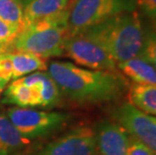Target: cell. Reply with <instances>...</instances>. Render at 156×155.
Returning <instances> with one entry per match:
<instances>
[{
	"instance_id": "4",
	"label": "cell",
	"mask_w": 156,
	"mask_h": 155,
	"mask_svg": "<svg viewBox=\"0 0 156 155\" xmlns=\"http://www.w3.org/2000/svg\"><path fill=\"white\" fill-rule=\"evenodd\" d=\"M136 8L137 0H71L68 5L69 35Z\"/></svg>"
},
{
	"instance_id": "2",
	"label": "cell",
	"mask_w": 156,
	"mask_h": 155,
	"mask_svg": "<svg viewBox=\"0 0 156 155\" xmlns=\"http://www.w3.org/2000/svg\"><path fill=\"white\" fill-rule=\"evenodd\" d=\"M81 32L101 44L117 64L138 57L143 47L144 26L137 10L116 15Z\"/></svg>"
},
{
	"instance_id": "8",
	"label": "cell",
	"mask_w": 156,
	"mask_h": 155,
	"mask_svg": "<svg viewBox=\"0 0 156 155\" xmlns=\"http://www.w3.org/2000/svg\"><path fill=\"white\" fill-rule=\"evenodd\" d=\"M96 131L89 126H79L48 143L34 155H96Z\"/></svg>"
},
{
	"instance_id": "22",
	"label": "cell",
	"mask_w": 156,
	"mask_h": 155,
	"mask_svg": "<svg viewBox=\"0 0 156 155\" xmlns=\"http://www.w3.org/2000/svg\"><path fill=\"white\" fill-rule=\"evenodd\" d=\"M137 8L147 16L149 20L156 19V0H137Z\"/></svg>"
},
{
	"instance_id": "19",
	"label": "cell",
	"mask_w": 156,
	"mask_h": 155,
	"mask_svg": "<svg viewBox=\"0 0 156 155\" xmlns=\"http://www.w3.org/2000/svg\"><path fill=\"white\" fill-rule=\"evenodd\" d=\"M20 29L0 19V54L5 52Z\"/></svg>"
},
{
	"instance_id": "3",
	"label": "cell",
	"mask_w": 156,
	"mask_h": 155,
	"mask_svg": "<svg viewBox=\"0 0 156 155\" xmlns=\"http://www.w3.org/2000/svg\"><path fill=\"white\" fill-rule=\"evenodd\" d=\"M68 36L67 7L55 17L22 27L5 52L25 51L44 58L61 57L64 55V45Z\"/></svg>"
},
{
	"instance_id": "14",
	"label": "cell",
	"mask_w": 156,
	"mask_h": 155,
	"mask_svg": "<svg viewBox=\"0 0 156 155\" xmlns=\"http://www.w3.org/2000/svg\"><path fill=\"white\" fill-rule=\"evenodd\" d=\"M8 54L12 64L13 81L36 72L48 70L46 58L25 51H12Z\"/></svg>"
},
{
	"instance_id": "16",
	"label": "cell",
	"mask_w": 156,
	"mask_h": 155,
	"mask_svg": "<svg viewBox=\"0 0 156 155\" xmlns=\"http://www.w3.org/2000/svg\"><path fill=\"white\" fill-rule=\"evenodd\" d=\"M2 103L21 108L39 107V97L34 88L26 87L13 81L7 89H5Z\"/></svg>"
},
{
	"instance_id": "6",
	"label": "cell",
	"mask_w": 156,
	"mask_h": 155,
	"mask_svg": "<svg viewBox=\"0 0 156 155\" xmlns=\"http://www.w3.org/2000/svg\"><path fill=\"white\" fill-rule=\"evenodd\" d=\"M6 114L16 130L27 139L48 136L68 121V116L64 113L21 107L9 108Z\"/></svg>"
},
{
	"instance_id": "10",
	"label": "cell",
	"mask_w": 156,
	"mask_h": 155,
	"mask_svg": "<svg viewBox=\"0 0 156 155\" xmlns=\"http://www.w3.org/2000/svg\"><path fill=\"white\" fill-rule=\"evenodd\" d=\"M19 83L29 88H34L39 97V107L52 108L62 99V93L58 85L48 72H36L19 79Z\"/></svg>"
},
{
	"instance_id": "1",
	"label": "cell",
	"mask_w": 156,
	"mask_h": 155,
	"mask_svg": "<svg viewBox=\"0 0 156 155\" xmlns=\"http://www.w3.org/2000/svg\"><path fill=\"white\" fill-rule=\"evenodd\" d=\"M48 70L62 95L79 104L117 101L130 86L120 72L89 70L69 62H52Z\"/></svg>"
},
{
	"instance_id": "18",
	"label": "cell",
	"mask_w": 156,
	"mask_h": 155,
	"mask_svg": "<svg viewBox=\"0 0 156 155\" xmlns=\"http://www.w3.org/2000/svg\"><path fill=\"white\" fill-rule=\"evenodd\" d=\"M141 57L156 69V19L149 20V24L144 27V41Z\"/></svg>"
},
{
	"instance_id": "9",
	"label": "cell",
	"mask_w": 156,
	"mask_h": 155,
	"mask_svg": "<svg viewBox=\"0 0 156 155\" xmlns=\"http://www.w3.org/2000/svg\"><path fill=\"white\" fill-rule=\"evenodd\" d=\"M96 137L101 155H127L131 136L117 122H103L96 130Z\"/></svg>"
},
{
	"instance_id": "13",
	"label": "cell",
	"mask_w": 156,
	"mask_h": 155,
	"mask_svg": "<svg viewBox=\"0 0 156 155\" xmlns=\"http://www.w3.org/2000/svg\"><path fill=\"white\" fill-rule=\"evenodd\" d=\"M29 144L30 139L22 136L6 115H0V155H17Z\"/></svg>"
},
{
	"instance_id": "7",
	"label": "cell",
	"mask_w": 156,
	"mask_h": 155,
	"mask_svg": "<svg viewBox=\"0 0 156 155\" xmlns=\"http://www.w3.org/2000/svg\"><path fill=\"white\" fill-rule=\"evenodd\" d=\"M114 120L156 155V117L142 112L129 102L113 111Z\"/></svg>"
},
{
	"instance_id": "11",
	"label": "cell",
	"mask_w": 156,
	"mask_h": 155,
	"mask_svg": "<svg viewBox=\"0 0 156 155\" xmlns=\"http://www.w3.org/2000/svg\"><path fill=\"white\" fill-rule=\"evenodd\" d=\"M69 1L71 0H32L24 7L22 27L61 14L67 9Z\"/></svg>"
},
{
	"instance_id": "21",
	"label": "cell",
	"mask_w": 156,
	"mask_h": 155,
	"mask_svg": "<svg viewBox=\"0 0 156 155\" xmlns=\"http://www.w3.org/2000/svg\"><path fill=\"white\" fill-rule=\"evenodd\" d=\"M127 155H155V154L148 147H146L143 143H141L140 141L131 137L128 145Z\"/></svg>"
},
{
	"instance_id": "23",
	"label": "cell",
	"mask_w": 156,
	"mask_h": 155,
	"mask_svg": "<svg viewBox=\"0 0 156 155\" xmlns=\"http://www.w3.org/2000/svg\"><path fill=\"white\" fill-rule=\"evenodd\" d=\"M7 84L8 83H6L5 81H3L2 79H0V95L5 91V88H6V86H7Z\"/></svg>"
},
{
	"instance_id": "25",
	"label": "cell",
	"mask_w": 156,
	"mask_h": 155,
	"mask_svg": "<svg viewBox=\"0 0 156 155\" xmlns=\"http://www.w3.org/2000/svg\"><path fill=\"white\" fill-rule=\"evenodd\" d=\"M18 1H20V2L22 3V0H18ZM22 4H23V3H22Z\"/></svg>"
},
{
	"instance_id": "15",
	"label": "cell",
	"mask_w": 156,
	"mask_h": 155,
	"mask_svg": "<svg viewBox=\"0 0 156 155\" xmlns=\"http://www.w3.org/2000/svg\"><path fill=\"white\" fill-rule=\"evenodd\" d=\"M128 97L131 105L156 117V86L133 83L129 86Z\"/></svg>"
},
{
	"instance_id": "12",
	"label": "cell",
	"mask_w": 156,
	"mask_h": 155,
	"mask_svg": "<svg viewBox=\"0 0 156 155\" xmlns=\"http://www.w3.org/2000/svg\"><path fill=\"white\" fill-rule=\"evenodd\" d=\"M119 72L135 84L156 86V69L141 57L117 64Z\"/></svg>"
},
{
	"instance_id": "20",
	"label": "cell",
	"mask_w": 156,
	"mask_h": 155,
	"mask_svg": "<svg viewBox=\"0 0 156 155\" xmlns=\"http://www.w3.org/2000/svg\"><path fill=\"white\" fill-rule=\"evenodd\" d=\"M12 64L8 52L0 54V79L8 83L12 80Z\"/></svg>"
},
{
	"instance_id": "24",
	"label": "cell",
	"mask_w": 156,
	"mask_h": 155,
	"mask_svg": "<svg viewBox=\"0 0 156 155\" xmlns=\"http://www.w3.org/2000/svg\"><path fill=\"white\" fill-rule=\"evenodd\" d=\"M31 1H32V0H22L23 6H24V7H25V6H26V5H27V4H28V3H30Z\"/></svg>"
},
{
	"instance_id": "17",
	"label": "cell",
	"mask_w": 156,
	"mask_h": 155,
	"mask_svg": "<svg viewBox=\"0 0 156 155\" xmlns=\"http://www.w3.org/2000/svg\"><path fill=\"white\" fill-rule=\"evenodd\" d=\"M24 6L18 0H0V19L21 29Z\"/></svg>"
},
{
	"instance_id": "5",
	"label": "cell",
	"mask_w": 156,
	"mask_h": 155,
	"mask_svg": "<svg viewBox=\"0 0 156 155\" xmlns=\"http://www.w3.org/2000/svg\"><path fill=\"white\" fill-rule=\"evenodd\" d=\"M64 55L85 69L119 72L117 62L107 51L85 32L68 36L64 45Z\"/></svg>"
},
{
	"instance_id": "26",
	"label": "cell",
	"mask_w": 156,
	"mask_h": 155,
	"mask_svg": "<svg viewBox=\"0 0 156 155\" xmlns=\"http://www.w3.org/2000/svg\"><path fill=\"white\" fill-rule=\"evenodd\" d=\"M17 155H18V154H17Z\"/></svg>"
}]
</instances>
